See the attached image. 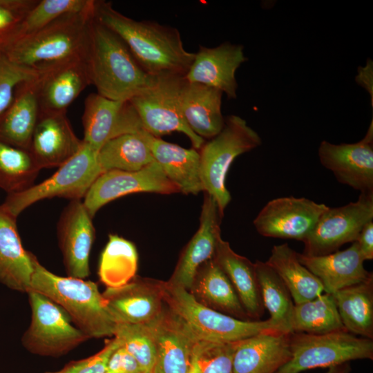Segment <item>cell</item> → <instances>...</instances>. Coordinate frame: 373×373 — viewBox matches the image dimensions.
Returning <instances> with one entry per match:
<instances>
[{
    "label": "cell",
    "instance_id": "cell-1",
    "mask_svg": "<svg viewBox=\"0 0 373 373\" xmlns=\"http://www.w3.org/2000/svg\"><path fill=\"white\" fill-rule=\"evenodd\" d=\"M94 18L115 32L138 64L152 76L170 73L184 77L195 58V53L185 50L175 28L136 21L105 1H96Z\"/></svg>",
    "mask_w": 373,
    "mask_h": 373
},
{
    "label": "cell",
    "instance_id": "cell-2",
    "mask_svg": "<svg viewBox=\"0 0 373 373\" xmlns=\"http://www.w3.org/2000/svg\"><path fill=\"white\" fill-rule=\"evenodd\" d=\"M85 60L97 94L113 100L128 101L155 79L138 64L124 41L95 18Z\"/></svg>",
    "mask_w": 373,
    "mask_h": 373
},
{
    "label": "cell",
    "instance_id": "cell-3",
    "mask_svg": "<svg viewBox=\"0 0 373 373\" xmlns=\"http://www.w3.org/2000/svg\"><path fill=\"white\" fill-rule=\"evenodd\" d=\"M94 12L95 6L88 11L64 15L19 38L1 52L12 62L37 71L62 62L86 59Z\"/></svg>",
    "mask_w": 373,
    "mask_h": 373
},
{
    "label": "cell",
    "instance_id": "cell-4",
    "mask_svg": "<svg viewBox=\"0 0 373 373\" xmlns=\"http://www.w3.org/2000/svg\"><path fill=\"white\" fill-rule=\"evenodd\" d=\"M32 263L30 290L44 295L59 305L89 338L113 336L116 323L95 283L57 276L41 265L34 254Z\"/></svg>",
    "mask_w": 373,
    "mask_h": 373
},
{
    "label": "cell",
    "instance_id": "cell-5",
    "mask_svg": "<svg viewBox=\"0 0 373 373\" xmlns=\"http://www.w3.org/2000/svg\"><path fill=\"white\" fill-rule=\"evenodd\" d=\"M158 283L163 302L198 339L228 343L263 332H282L269 319H238L204 305L189 291L170 281Z\"/></svg>",
    "mask_w": 373,
    "mask_h": 373
},
{
    "label": "cell",
    "instance_id": "cell-6",
    "mask_svg": "<svg viewBox=\"0 0 373 373\" xmlns=\"http://www.w3.org/2000/svg\"><path fill=\"white\" fill-rule=\"evenodd\" d=\"M261 143L260 135L244 119L230 115L225 119L222 131L200 149L203 190L215 199L222 215L231 200L226 186L231 164L238 156Z\"/></svg>",
    "mask_w": 373,
    "mask_h": 373
},
{
    "label": "cell",
    "instance_id": "cell-7",
    "mask_svg": "<svg viewBox=\"0 0 373 373\" xmlns=\"http://www.w3.org/2000/svg\"><path fill=\"white\" fill-rule=\"evenodd\" d=\"M289 347V359L275 373H300L373 358L372 340L355 336L346 330L321 334L292 332Z\"/></svg>",
    "mask_w": 373,
    "mask_h": 373
},
{
    "label": "cell",
    "instance_id": "cell-8",
    "mask_svg": "<svg viewBox=\"0 0 373 373\" xmlns=\"http://www.w3.org/2000/svg\"><path fill=\"white\" fill-rule=\"evenodd\" d=\"M97 151L83 141L79 151L44 181L17 193L8 195L1 204L17 217L30 205L52 198L82 200L102 173Z\"/></svg>",
    "mask_w": 373,
    "mask_h": 373
},
{
    "label": "cell",
    "instance_id": "cell-9",
    "mask_svg": "<svg viewBox=\"0 0 373 373\" xmlns=\"http://www.w3.org/2000/svg\"><path fill=\"white\" fill-rule=\"evenodd\" d=\"M184 77L164 73L155 77L153 84L128 101L135 108L144 129L154 137L180 132L190 140L193 148L200 149L204 140L186 124L180 105V94Z\"/></svg>",
    "mask_w": 373,
    "mask_h": 373
},
{
    "label": "cell",
    "instance_id": "cell-10",
    "mask_svg": "<svg viewBox=\"0 0 373 373\" xmlns=\"http://www.w3.org/2000/svg\"><path fill=\"white\" fill-rule=\"evenodd\" d=\"M27 294L31 321L21 341L28 352L39 356L58 357L89 338L73 325L68 314L48 297L34 290Z\"/></svg>",
    "mask_w": 373,
    "mask_h": 373
},
{
    "label": "cell",
    "instance_id": "cell-11",
    "mask_svg": "<svg viewBox=\"0 0 373 373\" xmlns=\"http://www.w3.org/2000/svg\"><path fill=\"white\" fill-rule=\"evenodd\" d=\"M373 220V192L360 193L356 202L329 207L303 241V254L318 256L336 251L357 240L363 227Z\"/></svg>",
    "mask_w": 373,
    "mask_h": 373
},
{
    "label": "cell",
    "instance_id": "cell-12",
    "mask_svg": "<svg viewBox=\"0 0 373 373\" xmlns=\"http://www.w3.org/2000/svg\"><path fill=\"white\" fill-rule=\"evenodd\" d=\"M171 194L180 192L155 161L138 171L111 170L94 181L83 203L92 218L107 203L134 193Z\"/></svg>",
    "mask_w": 373,
    "mask_h": 373
},
{
    "label": "cell",
    "instance_id": "cell-13",
    "mask_svg": "<svg viewBox=\"0 0 373 373\" xmlns=\"http://www.w3.org/2000/svg\"><path fill=\"white\" fill-rule=\"evenodd\" d=\"M327 208L305 198H277L260 211L254 225L262 236L303 242Z\"/></svg>",
    "mask_w": 373,
    "mask_h": 373
},
{
    "label": "cell",
    "instance_id": "cell-14",
    "mask_svg": "<svg viewBox=\"0 0 373 373\" xmlns=\"http://www.w3.org/2000/svg\"><path fill=\"white\" fill-rule=\"evenodd\" d=\"M82 124V140L97 152L114 137L146 131L129 101L113 100L97 93L86 97Z\"/></svg>",
    "mask_w": 373,
    "mask_h": 373
},
{
    "label": "cell",
    "instance_id": "cell-15",
    "mask_svg": "<svg viewBox=\"0 0 373 373\" xmlns=\"http://www.w3.org/2000/svg\"><path fill=\"white\" fill-rule=\"evenodd\" d=\"M321 164L336 180L362 193L373 192V119L365 135L352 144L323 141L318 148Z\"/></svg>",
    "mask_w": 373,
    "mask_h": 373
},
{
    "label": "cell",
    "instance_id": "cell-16",
    "mask_svg": "<svg viewBox=\"0 0 373 373\" xmlns=\"http://www.w3.org/2000/svg\"><path fill=\"white\" fill-rule=\"evenodd\" d=\"M92 218L82 200H70L59 217L58 244L68 276L85 279L89 275V256L95 235Z\"/></svg>",
    "mask_w": 373,
    "mask_h": 373
},
{
    "label": "cell",
    "instance_id": "cell-17",
    "mask_svg": "<svg viewBox=\"0 0 373 373\" xmlns=\"http://www.w3.org/2000/svg\"><path fill=\"white\" fill-rule=\"evenodd\" d=\"M102 296L115 323L149 325L164 309L158 281L134 278L119 287H106Z\"/></svg>",
    "mask_w": 373,
    "mask_h": 373
},
{
    "label": "cell",
    "instance_id": "cell-18",
    "mask_svg": "<svg viewBox=\"0 0 373 373\" xmlns=\"http://www.w3.org/2000/svg\"><path fill=\"white\" fill-rule=\"evenodd\" d=\"M222 216L215 199L205 193L200 227L184 249L171 283L190 291L200 267L214 258Z\"/></svg>",
    "mask_w": 373,
    "mask_h": 373
},
{
    "label": "cell",
    "instance_id": "cell-19",
    "mask_svg": "<svg viewBox=\"0 0 373 373\" xmlns=\"http://www.w3.org/2000/svg\"><path fill=\"white\" fill-rule=\"evenodd\" d=\"M37 95L41 113H66L91 84L85 59H73L39 70Z\"/></svg>",
    "mask_w": 373,
    "mask_h": 373
},
{
    "label": "cell",
    "instance_id": "cell-20",
    "mask_svg": "<svg viewBox=\"0 0 373 373\" xmlns=\"http://www.w3.org/2000/svg\"><path fill=\"white\" fill-rule=\"evenodd\" d=\"M83 145L74 133L66 113H41L32 133L28 151L42 169L59 167Z\"/></svg>",
    "mask_w": 373,
    "mask_h": 373
},
{
    "label": "cell",
    "instance_id": "cell-21",
    "mask_svg": "<svg viewBox=\"0 0 373 373\" xmlns=\"http://www.w3.org/2000/svg\"><path fill=\"white\" fill-rule=\"evenodd\" d=\"M148 325L156 350L152 373H189L192 350L198 338L186 325L168 309Z\"/></svg>",
    "mask_w": 373,
    "mask_h": 373
},
{
    "label": "cell",
    "instance_id": "cell-22",
    "mask_svg": "<svg viewBox=\"0 0 373 373\" xmlns=\"http://www.w3.org/2000/svg\"><path fill=\"white\" fill-rule=\"evenodd\" d=\"M247 59L242 45L224 42L213 48L200 46L184 78L189 82L217 88L229 99H236V71Z\"/></svg>",
    "mask_w": 373,
    "mask_h": 373
},
{
    "label": "cell",
    "instance_id": "cell-23",
    "mask_svg": "<svg viewBox=\"0 0 373 373\" xmlns=\"http://www.w3.org/2000/svg\"><path fill=\"white\" fill-rule=\"evenodd\" d=\"M298 260L321 283L324 291L334 292L373 278L364 267L356 241L343 251L318 256L297 253Z\"/></svg>",
    "mask_w": 373,
    "mask_h": 373
},
{
    "label": "cell",
    "instance_id": "cell-24",
    "mask_svg": "<svg viewBox=\"0 0 373 373\" xmlns=\"http://www.w3.org/2000/svg\"><path fill=\"white\" fill-rule=\"evenodd\" d=\"M290 333L270 331L237 341L233 373H275L291 356Z\"/></svg>",
    "mask_w": 373,
    "mask_h": 373
},
{
    "label": "cell",
    "instance_id": "cell-25",
    "mask_svg": "<svg viewBox=\"0 0 373 373\" xmlns=\"http://www.w3.org/2000/svg\"><path fill=\"white\" fill-rule=\"evenodd\" d=\"M222 94L217 88L184 79L180 94V110L189 128L203 139L213 138L224 127Z\"/></svg>",
    "mask_w": 373,
    "mask_h": 373
},
{
    "label": "cell",
    "instance_id": "cell-26",
    "mask_svg": "<svg viewBox=\"0 0 373 373\" xmlns=\"http://www.w3.org/2000/svg\"><path fill=\"white\" fill-rule=\"evenodd\" d=\"M16 219L0 205V283L28 293L33 273L32 254L22 246Z\"/></svg>",
    "mask_w": 373,
    "mask_h": 373
},
{
    "label": "cell",
    "instance_id": "cell-27",
    "mask_svg": "<svg viewBox=\"0 0 373 373\" xmlns=\"http://www.w3.org/2000/svg\"><path fill=\"white\" fill-rule=\"evenodd\" d=\"M154 160L167 178L185 194L196 195L204 191L200 172V157L198 149H185L160 137L146 134Z\"/></svg>",
    "mask_w": 373,
    "mask_h": 373
},
{
    "label": "cell",
    "instance_id": "cell-28",
    "mask_svg": "<svg viewBox=\"0 0 373 373\" xmlns=\"http://www.w3.org/2000/svg\"><path fill=\"white\" fill-rule=\"evenodd\" d=\"M37 77L18 86L11 104L0 115L1 141L28 150L39 115Z\"/></svg>",
    "mask_w": 373,
    "mask_h": 373
},
{
    "label": "cell",
    "instance_id": "cell-29",
    "mask_svg": "<svg viewBox=\"0 0 373 373\" xmlns=\"http://www.w3.org/2000/svg\"><path fill=\"white\" fill-rule=\"evenodd\" d=\"M213 259L229 279L247 315L260 318L265 308L255 263L233 251L222 238Z\"/></svg>",
    "mask_w": 373,
    "mask_h": 373
},
{
    "label": "cell",
    "instance_id": "cell-30",
    "mask_svg": "<svg viewBox=\"0 0 373 373\" xmlns=\"http://www.w3.org/2000/svg\"><path fill=\"white\" fill-rule=\"evenodd\" d=\"M189 291L211 309L241 320L249 316L229 279L213 258L200 267Z\"/></svg>",
    "mask_w": 373,
    "mask_h": 373
},
{
    "label": "cell",
    "instance_id": "cell-31",
    "mask_svg": "<svg viewBox=\"0 0 373 373\" xmlns=\"http://www.w3.org/2000/svg\"><path fill=\"white\" fill-rule=\"evenodd\" d=\"M265 262L285 283L295 305L314 299L324 292L320 280L301 264L297 252L287 243L274 245Z\"/></svg>",
    "mask_w": 373,
    "mask_h": 373
},
{
    "label": "cell",
    "instance_id": "cell-32",
    "mask_svg": "<svg viewBox=\"0 0 373 373\" xmlns=\"http://www.w3.org/2000/svg\"><path fill=\"white\" fill-rule=\"evenodd\" d=\"M345 329L373 338V278L332 294Z\"/></svg>",
    "mask_w": 373,
    "mask_h": 373
},
{
    "label": "cell",
    "instance_id": "cell-33",
    "mask_svg": "<svg viewBox=\"0 0 373 373\" xmlns=\"http://www.w3.org/2000/svg\"><path fill=\"white\" fill-rule=\"evenodd\" d=\"M146 134V131L126 133L106 142L97 153L102 173L138 171L154 162Z\"/></svg>",
    "mask_w": 373,
    "mask_h": 373
},
{
    "label": "cell",
    "instance_id": "cell-34",
    "mask_svg": "<svg viewBox=\"0 0 373 373\" xmlns=\"http://www.w3.org/2000/svg\"><path fill=\"white\" fill-rule=\"evenodd\" d=\"M138 255L131 241L116 234H110L99 262L98 276L106 287L126 285L136 275Z\"/></svg>",
    "mask_w": 373,
    "mask_h": 373
},
{
    "label": "cell",
    "instance_id": "cell-35",
    "mask_svg": "<svg viewBox=\"0 0 373 373\" xmlns=\"http://www.w3.org/2000/svg\"><path fill=\"white\" fill-rule=\"evenodd\" d=\"M289 327L291 333L311 334L346 330L334 299L332 294L327 293L310 300L294 304Z\"/></svg>",
    "mask_w": 373,
    "mask_h": 373
},
{
    "label": "cell",
    "instance_id": "cell-36",
    "mask_svg": "<svg viewBox=\"0 0 373 373\" xmlns=\"http://www.w3.org/2000/svg\"><path fill=\"white\" fill-rule=\"evenodd\" d=\"M256 269L264 308L269 320L285 333H291L290 318L294 303L285 283L265 262L256 261Z\"/></svg>",
    "mask_w": 373,
    "mask_h": 373
},
{
    "label": "cell",
    "instance_id": "cell-37",
    "mask_svg": "<svg viewBox=\"0 0 373 373\" xmlns=\"http://www.w3.org/2000/svg\"><path fill=\"white\" fill-rule=\"evenodd\" d=\"M40 170L28 149L0 140V189L8 195L34 185Z\"/></svg>",
    "mask_w": 373,
    "mask_h": 373
},
{
    "label": "cell",
    "instance_id": "cell-38",
    "mask_svg": "<svg viewBox=\"0 0 373 373\" xmlns=\"http://www.w3.org/2000/svg\"><path fill=\"white\" fill-rule=\"evenodd\" d=\"M237 341L197 339L191 354L189 373H233V360Z\"/></svg>",
    "mask_w": 373,
    "mask_h": 373
},
{
    "label": "cell",
    "instance_id": "cell-39",
    "mask_svg": "<svg viewBox=\"0 0 373 373\" xmlns=\"http://www.w3.org/2000/svg\"><path fill=\"white\" fill-rule=\"evenodd\" d=\"M113 336L144 372H153L156 350L154 338L148 325L116 323Z\"/></svg>",
    "mask_w": 373,
    "mask_h": 373
},
{
    "label": "cell",
    "instance_id": "cell-40",
    "mask_svg": "<svg viewBox=\"0 0 373 373\" xmlns=\"http://www.w3.org/2000/svg\"><path fill=\"white\" fill-rule=\"evenodd\" d=\"M95 1L93 0L37 1L25 19L20 37L35 32L64 15L92 10Z\"/></svg>",
    "mask_w": 373,
    "mask_h": 373
},
{
    "label": "cell",
    "instance_id": "cell-41",
    "mask_svg": "<svg viewBox=\"0 0 373 373\" xmlns=\"http://www.w3.org/2000/svg\"><path fill=\"white\" fill-rule=\"evenodd\" d=\"M38 0H0V51L21 34L25 19Z\"/></svg>",
    "mask_w": 373,
    "mask_h": 373
},
{
    "label": "cell",
    "instance_id": "cell-42",
    "mask_svg": "<svg viewBox=\"0 0 373 373\" xmlns=\"http://www.w3.org/2000/svg\"><path fill=\"white\" fill-rule=\"evenodd\" d=\"M39 72L12 62L0 51V115L11 104L19 84L35 79Z\"/></svg>",
    "mask_w": 373,
    "mask_h": 373
},
{
    "label": "cell",
    "instance_id": "cell-43",
    "mask_svg": "<svg viewBox=\"0 0 373 373\" xmlns=\"http://www.w3.org/2000/svg\"><path fill=\"white\" fill-rule=\"evenodd\" d=\"M120 346V341L114 336L95 354L84 359L72 361L60 371L61 373H106L111 355Z\"/></svg>",
    "mask_w": 373,
    "mask_h": 373
},
{
    "label": "cell",
    "instance_id": "cell-44",
    "mask_svg": "<svg viewBox=\"0 0 373 373\" xmlns=\"http://www.w3.org/2000/svg\"><path fill=\"white\" fill-rule=\"evenodd\" d=\"M137 361L122 347L111 355L106 373H144Z\"/></svg>",
    "mask_w": 373,
    "mask_h": 373
},
{
    "label": "cell",
    "instance_id": "cell-45",
    "mask_svg": "<svg viewBox=\"0 0 373 373\" xmlns=\"http://www.w3.org/2000/svg\"><path fill=\"white\" fill-rule=\"evenodd\" d=\"M360 254L364 260L373 259V220L362 229L356 240Z\"/></svg>",
    "mask_w": 373,
    "mask_h": 373
},
{
    "label": "cell",
    "instance_id": "cell-46",
    "mask_svg": "<svg viewBox=\"0 0 373 373\" xmlns=\"http://www.w3.org/2000/svg\"><path fill=\"white\" fill-rule=\"evenodd\" d=\"M356 81L362 86H364L371 93L372 104V62L367 63L365 68H358V74L356 77Z\"/></svg>",
    "mask_w": 373,
    "mask_h": 373
},
{
    "label": "cell",
    "instance_id": "cell-47",
    "mask_svg": "<svg viewBox=\"0 0 373 373\" xmlns=\"http://www.w3.org/2000/svg\"><path fill=\"white\" fill-rule=\"evenodd\" d=\"M350 371V367L349 364L347 363L339 365L330 367L326 373H349Z\"/></svg>",
    "mask_w": 373,
    "mask_h": 373
},
{
    "label": "cell",
    "instance_id": "cell-48",
    "mask_svg": "<svg viewBox=\"0 0 373 373\" xmlns=\"http://www.w3.org/2000/svg\"><path fill=\"white\" fill-rule=\"evenodd\" d=\"M45 373H61V371H57V372H45Z\"/></svg>",
    "mask_w": 373,
    "mask_h": 373
},
{
    "label": "cell",
    "instance_id": "cell-49",
    "mask_svg": "<svg viewBox=\"0 0 373 373\" xmlns=\"http://www.w3.org/2000/svg\"><path fill=\"white\" fill-rule=\"evenodd\" d=\"M144 373H150V372H144Z\"/></svg>",
    "mask_w": 373,
    "mask_h": 373
}]
</instances>
